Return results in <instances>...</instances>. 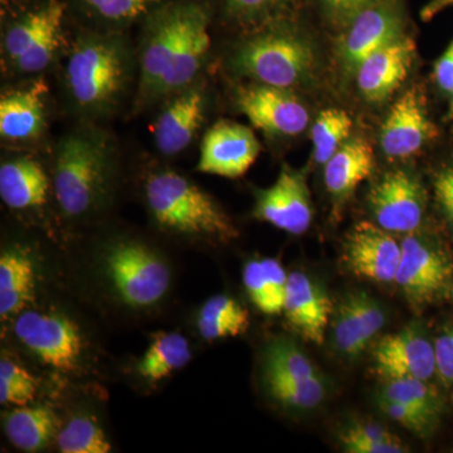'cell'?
Masks as SVG:
<instances>
[{
    "instance_id": "cell-25",
    "label": "cell",
    "mask_w": 453,
    "mask_h": 453,
    "mask_svg": "<svg viewBox=\"0 0 453 453\" xmlns=\"http://www.w3.org/2000/svg\"><path fill=\"white\" fill-rule=\"evenodd\" d=\"M168 0H73L86 28L125 32L142 23Z\"/></svg>"
},
{
    "instance_id": "cell-27",
    "label": "cell",
    "mask_w": 453,
    "mask_h": 453,
    "mask_svg": "<svg viewBox=\"0 0 453 453\" xmlns=\"http://www.w3.org/2000/svg\"><path fill=\"white\" fill-rule=\"evenodd\" d=\"M243 283L253 305L266 315L285 308L288 275L275 258L253 259L243 268Z\"/></svg>"
},
{
    "instance_id": "cell-31",
    "label": "cell",
    "mask_w": 453,
    "mask_h": 453,
    "mask_svg": "<svg viewBox=\"0 0 453 453\" xmlns=\"http://www.w3.org/2000/svg\"><path fill=\"white\" fill-rule=\"evenodd\" d=\"M196 326L202 338L210 342L234 338L249 329L250 312L232 297L217 295L202 306Z\"/></svg>"
},
{
    "instance_id": "cell-17",
    "label": "cell",
    "mask_w": 453,
    "mask_h": 453,
    "mask_svg": "<svg viewBox=\"0 0 453 453\" xmlns=\"http://www.w3.org/2000/svg\"><path fill=\"white\" fill-rule=\"evenodd\" d=\"M402 243L377 223H357L345 238L342 261L350 273L371 281L395 282Z\"/></svg>"
},
{
    "instance_id": "cell-10",
    "label": "cell",
    "mask_w": 453,
    "mask_h": 453,
    "mask_svg": "<svg viewBox=\"0 0 453 453\" xmlns=\"http://www.w3.org/2000/svg\"><path fill=\"white\" fill-rule=\"evenodd\" d=\"M405 35V12L402 0H380L342 32L336 50L339 67L347 77L375 52Z\"/></svg>"
},
{
    "instance_id": "cell-34",
    "label": "cell",
    "mask_w": 453,
    "mask_h": 453,
    "mask_svg": "<svg viewBox=\"0 0 453 453\" xmlns=\"http://www.w3.org/2000/svg\"><path fill=\"white\" fill-rule=\"evenodd\" d=\"M342 449L349 453H405L408 447L392 432L372 422H354L340 434Z\"/></svg>"
},
{
    "instance_id": "cell-37",
    "label": "cell",
    "mask_w": 453,
    "mask_h": 453,
    "mask_svg": "<svg viewBox=\"0 0 453 453\" xmlns=\"http://www.w3.org/2000/svg\"><path fill=\"white\" fill-rule=\"evenodd\" d=\"M266 388L273 399L286 408L306 411L321 404L326 386L321 377L301 381H271Z\"/></svg>"
},
{
    "instance_id": "cell-33",
    "label": "cell",
    "mask_w": 453,
    "mask_h": 453,
    "mask_svg": "<svg viewBox=\"0 0 453 453\" xmlns=\"http://www.w3.org/2000/svg\"><path fill=\"white\" fill-rule=\"evenodd\" d=\"M353 120L344 110L326 109L316 119L311 129L312 157L325 165L350 138Z\"/></svg>"
},
{
    "instance_id": "cell-29",
    "label": "cell",
    "mask_w": 453,
    "mask_h": 453,
    "mask_svg": "<svg viewBox=\"0 0 453 453\" xmlns=\"http://www.w3.org/2000/svg\"><path fill=\"white\" fill-rule=\"evenodd\" d=\"M299 0H219L226 25L242 33L295 17Z\"/></svg>"
},
{
    "instance_id": "cell-39",
    "label": "cell",
    "mask_w": 453,
    "mask_h": 453,
    "mask_svg": "<svg viewBox=\"0 0 453 453\" xmlns=\"http://www.w3.org/2000/svg\"><path fill=\"white\" fill-rule=\"evenodd\" d=\"M378 405H380L381 412L388 416L392 421L398 423L408 431L418 434V436H428L436 427L438 422L437 419L414 410L410 405L380 398V396H378Z\"/></svg>"
},
{
    "instance_id": "cell-45",
    "label": "cell",
    "mask_w": 453,
    "mask_h": 453,
    "mask_svg": "<svg viewBox=\"0 0 453 453\" xmlns=\"http://www.w3.org/2000/svg\"><path fill=\"white\" fill-rule=\"evenodd\" d=\"M451 96H452V105H453V94L451 95Z\"/></svg>"
},
{
    "instance_id": "cell-15",
    "label": "cell",
    "mask_w": 453,
    "mask_h": 453,
    "mask_svg": "<svg viewBox=\"0 0 453 453\" xmlns=\"http://www.w3.org/2000/svg\"><path fill=\"white\" fill-rule=\"evenodd\" d=\"M261 153V144L251 127L219 120L205 131L196 170L204 174L237 179L243 177Z\"/></svg>"
},
{
    "instance_id": "cell-5",
    "label": "cell",
    "mask_w": 453,
    "mask_h": 453,
    "mask_svg": "<svg viewBox=\"0 0 453 453\" xmlns=\"http://www.w3.org/2000/svg\"><path fill=\"white\" fill-rule=\"evenodd\" d=\"M146 205L160 228L229 242L238 231L228 214L207 192L174 170L151 173L144 186Z\"/></svg>"
},
{
    "instance_id": "cell-21",
    "label": "cell",
    "mask_w": 453,
    "mask_h": 453,
    "mask_svg": "<svg viewBox=\"0 0 453 453\" xmlns=\"http://www.w3.org/2000/svg\"><path fill=\"white\" fill-rule=\"evenodd\" d=\"M384 324V310L372 295L351 292L340 303L334 316V347L344 357H359Z\"/></svg>"
},
{
    "instance_id": "cell-4",
    "label": "cell",
    "mask_w": 453,
    "mask_h": 453,
    "mask_svg": "<svg viewBox=\"0 0 453 453\" xmlns=\"http://www.w3.org/2000/svg\"><path fill=\"white\" fill-rule=\"evenodd\" d=\"M318 64L314 42L295 17L243 33L226 58L238 79L292 91L311 81Z\"/></svg>"
},
{
    "instance_id": "cell-2",
    "label": "cell",
    "mask_w": 453,
    "mask_h": 453,
    "mask_svg": "<svg viewBox=\"0 0 453 453\" xmlns=\"http://www.w3.org/2000/svg\"><path fill=\"white\" fill-rule=\"evenodd\" d=\"M65 103L82 122L112 118L138 81L136 50L125 32L82 29L61 58Z\"/></svg>"
},
{
    "instance_id": "cell-36",
    "label": "cell",
    "mask_w": 453,
    "mask_h": 453,
    "mask_svg": "<svg viewBox=\"0 0 453 453\" xmlns=\"http://www.w3.org/2000/svg\"><path fill=\"white\" fill-rule=\"evenodd\" d=\"M380 396L410 405L437 421L440 418V398L426 380H410V378L387 380Z\"/></svg>"
},
{
    "instance_id": "cell-1",
    "label": "cell",
    "mask_w": 453,
    "mask_h": 453,
    "mask_svg": "<svg viewBox=\"0 0 453 453\" xmlns=\"http://www.w3.org/2000/svg\"><path fill=\"white\" fill-rule=\"evenodd\" d=\"M213 17L210 0H168L146 18L136 50L133 113L159 106L204 76Z\"/></svg>"
},
{
    "instance_id": "cell-40",
    "label": "cell",
    "mask_w": 453,
    "mask_h": 453,
    "mask_svg": "<svg viewBox=\"0 0 453 453\" xmlns=\"http://www.w3.org/2000/svg\"><path fill=\"white\" fill-rule=\"evenodd\" d=\"M327 25L342 32L360 13L380 0H316Z\"/></svg>"
},
{
    "instance_id": "cell-26",
    "label": "cell",
    "mask_w": 453,
    "mask_h": 453,
    "mask_svg": "<svg viewBox=\"0 0 453 453\" xmlns=\"http://www.w3.org/2000/svg\"><path fill=\"white\" fill-rule=\"evenodd\" d=\"M35 288V265L20 250L0 256V316L19 315L31 303Z\"/></svg>"
},
{
    "instance_id": "cell-18",
    "label": "cell",
    "mask_w": 453,
    "mask_h": 453,
    "mask_svg": "<svg viewBox=\"0 0 453 453\" xmlns=\"http://www.w3.org/2000/svg\"><path fill=\"white\" fill-rule=\"evenodd\" d=\"M374 360L378 374L387 380L428 381L436 372L434 344L417 327L386 336L375 348Z\"/></svg>"
},
{
    "instance_id": "cell-42",
    "label": "cell",
    "mask_w": 453,
    "mask_h": 453,
    "mask_svg": "<svg viewBox=\"0 0 453 453\" xmlns=\"http://www.w3.org/2000/svg\"><path fill=\"white\" fill-rule=\"evenodd\" d=\"M434 193L438 204L442 208L446 219L453 228V165L438 173L434 180Z\"/></svg>"
},
{
    "instance_id": "cell-24",
    "label": "cell",
    "mask_w": 453,
    "mask_h": 453,
    "mask_svg": "<svg viewBox=\"0 0 453 453\" xmlns=\"http://www.w3.org/2000/svg\"><path fill=\"white\" fill-rule=\"evenodd\" d=\"M374 151L363 138L349 139L324 165V181L336 210L349 201L357 188L374 170Z\"/></svg>"
},
{
    "instance_id": "cell-8",
    "label": "cell",
    "mask_w": 453,
    "mask_h": 453,
    "mask_svg": "<svg viewBox=\"0 0 453 453\" xmlns=\"http://www.w3.org/2000/svg\"><path fill=\"white\" fill-rule=\"evenodd\" d=\"M50 88L44 76L18 80L0 95V138L4 145L28 149L46 138Z\"/></svg>"
},
{
    "instance_id": "cell-22",
    "label": "cell",
    "mask_w": 453,
    "mask_h": 453,
    "mask_svg": "<svg viewBox=\"0 0 453 453\" xmlns=\"http://www.w3.org/2000/svg\"><path fill=\"white\" fill-rule=\"evenodd\" d=\"M283 312L303 339L323 344L332 315V303L311 277L300 271L288 275Z\"/></svg>"
},
{
    "instance_id": "cell-11",
    "label": "cell",
    "mask_w": 453,
    "mask_h": 453,
    "mask_svg": "<svg viewBox=\"0 0 453 453\" xmlns=\"http://www.w3.org/2000/svg\"><path fill=\"white\" fill-rule=\"evenodd\" d=\"M211 95L204 76L165 98L151 125L154 146L163 157H173L192 146L201 133Z\"/></svg>"
},
{
    "instance_id": "cell-16",
    "label": "cell",
    "mask_w": 453,
    "mask_h": 453,
    "mask_svg": "<svg viewBox=\"0 0 453 453\" xmlns=\"http://www.w3.org/2000/svg\"><path fill=\"white\" fill-rule=\"evenodd\" d=\"M253 216L286 234H305L314 217L305 175L283 165L273 186L256 192Z\"/></svg>"
},
{
    "instance_id": "cell-13",
    "label": "cell",
    "mask_w": 453,
    "mask_h": 453,
    "mask_svg": "<svg viewBox=\"0 0 453 453\" xmlns=\"http://www.w3.org/2000/svg\"><path fill=\"white\" fill-rule=\"evenodd\" d=\"M368 202L375 223L390 234H413L425 217V190L408 170L386 173L372 188Z\"/></svg>"
},
{
    "instance_id": "cell-38",
    "label": "cell",
    "mask_w": 453,
    "mask_h": 453,
    "mask_svg": "<svg viewBox=\"0 0 453 453\" xmlns=\"http://www.w3.org/2000/svg\"><path fill=\"white\" fill-rule=\"evenodd\" d=\"M37 395V381L31 372L7 357L0 360V403L25 407Z\"/></svg>"
},
{
    "instance_id": "cell-6",
    "label": "cell",
    "mask_w": 453,
    "mask_h": 453,
    "mask_svg": "<svg viewBox=\"0 0 453 453\" xmlns=\"http://www.w3.org/2000/svg\"><path fill=\"white\" fill-rule=\"evenodd\" d=\"M65 16V3L42 0L12 18L2 33L3 74L17 81L40 77L61 61L68 43Z\"/></svg>"
},
{
    "instance_id": "cell-28",
    "label": "cell",
    "mask_w": 453,
    "mask_h": 453,
    "mask_svg": "<svg viewBox=\"0 0 453 453\" xmlns=\"http://www.w3.org/2000/svg\"><path fill=\"white\" fill-rule=\"evenodd\" d=\"M56 414L46 405L16 408L4 418V431L12 445L26 452L49 446L55 436Z\"/></svg>"
},
{
    "instance_id": "cell-19",
    "label": "cell",
    "mask_w": 453,
    "mask_h": 453,
    "mask_svg": "<svg viewBox=\"0 0 453 453\" xmlns=\"http://www.w3.org/2000/svg\"><path fill=\"white\" fill-rule=\"evenodd\" d=\"M434 134L421 95L408 89L393 104L381 125V150L392 159H408L421 151Z\"/></svg>"
},
{
    "instance_id": "cell-14",
    "label": "cell",
    "mask_w": 453,
    "mask_h": 453,
    "mask_svg": "<svg viewBox=\"0 0 453 453\" xmlns=\"http://www.w3.org/2000/svg\"><path fill=\"white\" fill-rule=\"evenodd\" d=\"M401 243L402 258L395 282L413 305L432 303L449 288L453 273L451 261L419 235L408 234Z\"/></svg>"
},
{
    "instance_id": "cell-3",
    "label": "cell",
    "mask_w": 453,
    "mask_h": 453,
    "mask_svg": "<svg viewBox=\"0 0 453 453\" xmlns=\"http://www.w3.org/2000/svg\"><path fill=\"white\" fill-rule=\"evenodd\" d=\"M115 162V139L100 124L80 121L58 139L50 178L65 217L85 219L105 205Z\"/></svg>"
},
{
    "instance_id": "cell-12",
    "label": "cell",
    "mask_w": 453,
    "mask_h": 453,
    "mask_svg": "<svg viewBox=\"0 0 453 453\" xmlns=\"http://www.w3.org/2000/svg\"><path fill=\"white\" fill-rule=\"evenodd\" d=\"M17 339L50 368L73 372L82 356L79 326L67 316L22 311L13 326Z\"/></svg>"
},
{
    "instance_id": "cell-9",
    "label": "cell",
    "mask_w": 453,
    "mask_h": 453,
    "mask_svg": "<svg viewBox=\"0 0 453 453\" xmlns=\"http://www.w3.org/2000/svg\"><path fill=\"white\" fill-rule=\"evenodd\" d=\"M234 104L253 127L270 138H295L310 124L308 106L292 89L246 81L235 88Z\"/></svg>"
},
{
    "instance_id": "cell-32",
    "label": "cell",
    "mask_w": 453,
    "mask_h": 453,
    "mask_svg": "<svg viewBox=\"0 0 453 453\" xmlns=\"http://www.w3.org/2000/svg\"><path fill=\"white\" fill-rule=\"evenodd\" d=\"M264 380L301 381L320 377L309 357L294 342L285 338L273 340L264 356Z\"/></svg>"
},
{
    "instance_id": "cell-35",
    "label": "cell",
    "mask_w": 453,
    "mask_h": 453,
    "mask_svg": "<svg viewBox=\"0 0 453 453\" xmlns=\"http://www.w3.org/2000/svg\"><path fill=\"white\" fill-rule=\"evenodd\" d=\"M57 445L64 453H107L112 449L103 428L88 416L73 417L57 436Z\"/></svg>"
},
{
    "instance_id": "cell-7",
    "label": "cell",
    "mask_w": 453,
    "mask_h": 453,
    "mask_svg": "<svg viewBox=\"0 0 453 453\" xmlns=\"http://www.w3.org/2000/svg\"><path fill=\"white\" fill-rule=\"evenodd\" d=\"M105 267L116 294L131 308L153 306L169 290V267L144 243H113L107 250Z\"/></svg>"
},
{
    "instance_id": "cell-44",
    "label": "cell",
    "mask_w": 453,
    "mask_h": 453,
    "mask_svg": "<svg viewBox=\"0 0 453 453\" xmlns=\"http://www.w3.org/2000/svg\"><path fill=\"white\" fill-rule=\"evenodd\" d=\"M453 0H431L425 8L422 9V18L425 20L432 19L437 13L443 9L452 7Z\"/></svg>"
},
{
    "instance_id": "cell-41",
    "label": "cell",
    "mask_w": 453,
    "mask_h": 453,
    "mask_svg": "<svg viewBox=\"0 0 453 453\" xmlns=\"http://www.w3.org/2000/svg\"><path fill=\"white\" fill-rule=\"evenodd\" d=\"M434 344L436 372L446 384L453 386V327L441 334Z\"/></svg>"
},
{
    "instance_id": "cell-23",
    "label": "cell",
    "mask_w": 453,
    "mask_h": 453,
    "mask_svg": "<svg viewBox=\"0 0 453 453\" xmlns=\"http://www.w3.org/2000/svg\"><path fill=\"white\" fill-rule=\"evenodd\" d=\"M52 178L41 162L28 154L14 155L0 165V198L9 210H40L49 202Z\"/></svg>"
},
{
    "instance_id": "cell-43",
    "label": "cell",
    "mask_w": 453,
    "mask_h": 453,
    "mask_svg": "<svg viewBox=\"0 0 453 453\" xmlns=\"http://www.w3.org/2000/svg\"><path fill=\"white\" fill-rule=\"evenodd\" d=\"M434 79L438 88L453 94V42L434 65Z\"/></svg>"
},
{
    "instance_id": "cell-30",
    "label": "cell",
    "mask_w": 453,
    "mask_h": 453,
    "mask_svg": "<svg viewBox=\"0 0 453 453\" xmlns=\"http://www.w3.org/2000/svg\"><path fill=\"white\" fill-rule=\"evenodd\" d=\"M192 357L189 342L179 333H159L151 340L138 365L145 380L157 383L186 366Z\"/></svg>"
},
{
    "instance_id": "cell-20",
    "label": "cell",
    "mask_w": 453,
    "mask_h": 453,
    "mask_svg": "<svg viewBox=\"0 0 453 453\" xmlns=\"http://www.w3.org/2000/svg\"><path fill=\"white\" fill-rule=\"evenodd\" d=\"M416 57V43L404 35L366 58L357 68V89L368 103L380 104L403 85Z\"/></svg>"
}]
</instances>
